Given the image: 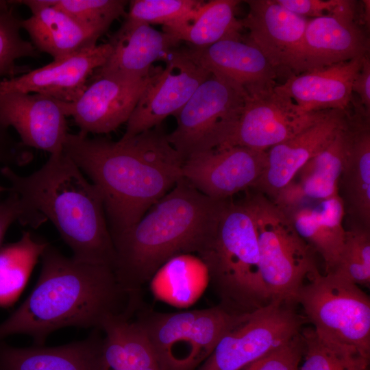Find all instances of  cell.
I'll return each mask as SVG.
<instances>
[{
	"mask_svg": "<svg viewBox=\"0 0 370 370\" xmlns=\"http://www.w3.org/2000/svg\"><path fill=\"white\" fill-rule=\"evenodd\" d=\"M62 151L103 199L112 238L134 226L182 177V158L156 126L113 141L69 133Z\"/></svg>",
	"mask_w": 370,
	"mask_h": 370,
	"instance_id": "obj_1",
	"label": "cell"
},
{
	"mask_svg": "<svg viewBox=\"0 0 370 370\" xmlns=\"http://www.w3.org/2000/svg\"><path fill=\"white\" fill-rule=\"evenodd\" d=\"M36 284L24 302L0 323V341L26 334L42 346L66 327L99 330L108 316L131 312L134 297L125 291L109 267L78 261L48 244Z\"/></svg>",
	"mask_w": 370,
	"mask_h": 370,
	"instance_id": "obj_2",
	"label": "cell"
},
{
	"mask_svg": "<svg viewBox=\"0 0 370 370\" xmlns=\"http://www.w3.org/2000/svg\"><path fill=\"white\" fill-rule=\"evenodd\" d=\"M228 201L210 198L182 177L134 226L112 238L113 271L122 288L135 295L172 258L200 256L211 243Z\"/></svg>",
	"mask_w": 370,
	"mask_h": 370,
	"instance_id": "obj_3",
	"label": "cell"
},
{
	"mask_svg": "<svg viewBox=\"0 0 370 370\" xmlns=\"http://www.w3.org/2000/svg\"><path fill=\"white\" fill-rule=\"evenodd\" d=\"M16 193L56 227L78 261L114 269L116 254L102 197L78 166L63 151L50 154L46 163L28 175L1 166Z\"/></svg>",
	"mask_w": 370,
	"mask_h": 370,
	"instance_id": "obj_4",
	"label": "cell"
},
{
	"mask_svg": "<svg viewBox=\"0 0 370 370\" xmlns=\"http://www.w3.org/2000/svg\"><path fill=\"white\" fill-rule=\"evenodd\" d=\"M199 258L223 306L238 313L251 312L271 301L260 275L256 226L245 201L229 199L211 243Z\"/></svg>",
	"mask_w": 370,
	"mask_h": 370,
	"instance_id": "obj_5",
	"label": "cell"
},
{
	"mask_svg": "<svg viewBox=\"0 0 370 370\" xmlns=\"http://www.w3.org/2000/svg\"><path fill=\"white\" fill-rule=\"evenodd\" d=\"M245 201L253 215L260 275L271 301L295 306L303 286L319 271L316 253L286 214L266 196L257 193Z\"/></svg>",
	"mask_w": 370,
	"mask_h": 370,
	"instance_id": "obj_6",
	"label": "cell"
},
{
	"mask_svg": "<svg viewBox=\"0 0 370 370\" xmlns=\"http://www.w3.org/2000/svg\"><path fill=\"white\" fill-rule=\"evenodd\" d=\"M249 314L236 312L220 305L179 312L145 313L137 321L166 370H194L221 338Z\"/></svg>",
	"mask_w": 370,
	"mask_h": 370,
	"instance_id": "obj_7",
	"label": "cell"
},
{
	"mask_svg": "<svg viewBox=\"0 0 370 370\" xmlns=\"http://www.w3.org/2000/svg\"><path fill=\"white\" fill-rule=\"evenodd\" d=\"M297 303L320 336L370 356V299L359 286L334 272L317 271L301 288Z\"/></svg>",
	"mask_w": 370,
	"mask_h": 370,
	"instance_id": "obj_8",
	"label": "cell"
},
{
	"mask_svg": "<svg viewBox=\"0 0 370 370\" xmlns=\"http://www.w3.org/2000/svg\"><path fill=\"white\" fill-rule=\"evenodd\" d=\"M245 95L243 88L217 75L211 74L199 86L175 116V129L166 134L184 161L227 142L240 119Z\"/></svg>",
	"mask_w": 370,
	"mask_h": 370,
	"instance_id": "obj_9",
	"label": "cell"
},
{
	"mask_svg": "<svg viewBox=\"0 0 370 370\" xmlns=\"http://www.w3.org/2000/svg\"><path fill=\"white\" fill-rule=\"evenodd\" d=\"M306 321L294 306L272 300L225 334L196 370H241L291 341Z\"/></svg>",
	"mask_w": 370,
	"mask_h": 370,
	"instance_id": "obj_10",
	"label": "cell"
},
{
	"mask_svg": "<svg viewBox=\"0 0 370 370\" xmlns=\"http://www.w3.org/2000/svg\"><path fill=\"white\" fill-rule=\"evenodd\" d=\"M329 111L301 110L278 85L245 93L243 108L236 128L227 142L221 147L241 146L267 151L312 125Z\"/></svg>",
	"mask_w": 370,
	"mask_h": 370,
	"instance_id": "obj_11",
	"label": "cell"
},
{
	"mask_svg": "<svg viewBox=\"0 0 370 370\" xmlns=\"http://www.w3.org/2000/svg\"><path fill=\"white\" fill-rule=\"evenodd\" d=\"M162 59L166 66L155 74L141 95L126 123L121 140L161 125L167 116H175L211 75L184 56L179 47L166 53Z\"/></svg>",
	"mask_w": 370,
	"mask_h": 370,
	"instance_id": "obj_12",
	"label": "cell"
},
{
	"mask_svg": "<svg viewBox=\"0 0 370 370\" xmlns=\"http://www.w3.org/2000/svg\"><path fill=\"white\" fill-rule=\"evenodd\" d=\"M267 160V151L241 146L218 147L186 158L182 167V177L210 198L229 199L253 187Z\"/></svg>",
	"mask_w": 370,
	"mask_h": 370,
	"instance_id": "obj_13",
	"label": "cell"
},
{
	"mask_svg": "<svg viewBox=\"0 0 370 370\" xmlns=\"http://www.w3.org/2000/svg\"><path fill=\"white\" fill-rule=\"evenodd\" d=\"M154 75L137 79L91 77L73 102L58 101L66 116H71L79 133H110L127 123Z\"/></svg>",
	"mask_w": 370,
	"mask_h": 370,
	"instance_id": "obj_14",
	"label": "cell"
},
{
	"mask_svg": "<svg viewBox=\"0 0 370 370\" xmlns=\"http://www.w3.org/2000/svg\"><path fill=\"white\" fill-rule=\"evenodd\" d=\"M247 16L241 19L249 30L247 38L278 71L300 73L301 52L308 18L297 15L276 0H247Z\"/></svg>",
	"mask_w": 370,
	"mask_h": 370,
	"instance_id": "obj_15",
	"label": "cell"
},
{
	"mask_svg": "<svg viewBox=\"0 0 370 370\" xmlns=\"http://www.w3.org/2000/svg\"><path fill=\"white\" fill-rule=\"evenodd\" d=\"M108 42L69 56L53 60L42 67L0 81V97L10 92L38 93L63 102L76 101L94 72L111 54Z\"/></svg>",
	"mask_w": 370,
	"mask_h": 370,
	"instance_id": "obj_16",
	"label": "cell"
},
{
	"mask_svg": "<svg viewBox=\"0 0 370 370\" xmlns=\"http://www.w3.org/2000/svg\"><path fill=\"white\" fill-rule=\"evenodd\" d=\"M349 109L330 110L321 120L267 151V165L253 186L274 200L310 159L323 151L346 125Z\"/></svg>",
	"mask_w": 370,
	"mask_h": 370,
	"instance_id": "obj_17",
	"label": "cell"
},
{
	"mask_svg": "<svg viewBox=\"0 0 370 370\" xmlns=\"http://www.w3.org/2000/svg\"><path fill=\"white\" fill-rule=\"evenodd\" d=\"M66 117L58 101L48 96L14 92L0 97V124L14 127L30 149L62 152L69 134Z\"/></svg>",
	"mask_w": 370,
	"mask_h": 370,
	"instance_id": "obj_18",
	"label": "cell"
},
{
	"mask_svg": "<svg viewBox=\"0 0 370 370\" xmlns=\"http://www.w3.org/2000/svg\"><path fill=\"white\" fill-rule=\"evenodd\" d=\"M369 47L368 36L356 21V8L313 18L305 30L299 73L362 58Z\"/></svg>",
	"mask_w": 370,
	"mask_h": 370,
	"instance_id": "obj_19",
	"label": "cell"
},
{
	"mask_svg": "<svg viewBox=\"0 0 370 370\" xmlns=\"http://www.w3.org/2000/svg\"><path fill=\"white\" fill-rule=\"evenodd\" d=\"M184 56L211 74L220 75L245 93L273 88L280 75L247 38L225 39L202 48H180Z\"/></svg>",
	"mask_w": 370,
	"mask_h": 370,
	"instance_id": "obj_20",
	"label": "cell"
},
{
	"mask_svg": "<svg viewBox=\"0 0 370 370\" xmlns=\"http://www.w3.org/2000/svg\"><path fill=\"white\" fill-rule=\"evenodd\" d=\"M108 42L111 54L90 78L147 77L150 75L152 63L177 48L181 41L171 34L156 30L147 23L125 18Z\"/></svg>",
	"mask_w": 370,
	"mask_h": 370,
	"instance_id": "obj_21",
	"label": "cell"
},
{
	"mask_svg": "<svg viewBox=\"0 0 370 370\" xmlns=\"http://www.w3.org/2000/svg\"><path fill=\"white\" fill-rule=\"evenodd\" d=\"M23 5L32 15L23 19L22 29L29 36L38 52L58 60L97 45L108 30L86 26L53 5V0H12Z\"/></svg>",
	"mask_w": 370,
	"mask_h": 370,
	"instance_id": "obj_22",
	"label": "cell"
},
{
	"mask_svg": "<svg viewBox=\"0 0 370 370\" xmlns=\"http://www.w3.org/2000/svg\"><path fill=\"white\" fill-rule=\"evenodd\" d=\"M349 110L351 141L338 181V195L350 224L370 229V114L356 101Z\"/></svg>",
	"mask_w": 370,
	"mask_h": 370,
	"instance_id": "obj_23",
	"label": "cell"
},
{
	"mask_svg": "<svg viewBox=\"0 0 370 370\" xmlns=\"http://www.w3.org/2000/svg\"><path fill=\"white\" fill-rule=\"evenodd\" d=\"M363 58L292 75L278 86L304 112L346 110Z\"/></svg>",
	"mask_w": 370,
	"mask_h": 370,
	"instance_id": "obj_24",
	"label": "cell"
},
{
	"mask_svg": "<svg viewBox=\"0 0 370 370\" xmlns=\"http://www.w3.org/2000/svg\"><path fill=\"white\" fill-rule=\"evenodd\" d=\"M100 332L93 329L83 340L49 347H16L0 341V370H110Z\"/></svg>",
	"mask_w": 370,
	"mask_h": 370,
	"instance_id": "obj_25",
	"label": "cell"
},
{
	"mask_svg": "<svg viewBox=\"0 0 370 370\" xmlns=\"http://www.w3.org/2000/svg\"><path fill=\"white\" fill-rule=\"evenodd\" d=\"M350 141L348 114L346 125L334 140L299 169L297 182L292 180L272 201L285 209L300 205L307 199L323 200L338 195V181Z\"/></svg>",
	"mask_w": 370,
	"mask_h": 370,
	"instance_id": "obj_26",
	"label": "cell"
},
{
	"mask_svg": "<svg viewBox=\"0 0 370 370\" xmlns=\"http://www.w3.org/2000/svg\"><path fill=\"white\" fill-rule=\"evenodd\" d=\"M281 210L301 238L322 257L325 273L332 272L338 261L346 232L343 225L345 210L340 196L321 200L314 207L300 204Z\"/></svg>",
	"mask_w": 370,
	"mask_h": 370,
	"instance_id": "obj_27",
	"label": "cell"
},
{
	"mask_svg": "<svg viewBox=\"0 0 370 370\" xmlns=\"http://www.w3.org/2000/svg\"><path fill=\"white\" fill-rule=\"evenodd\" d=\"M130 314H111L100 326L110 370H166L144 329L137 320H130Z\"/></svg>",
	"mask_w": 370,
	"mask_h": 370,
	"instance_id": "obj_28",
	"label": "cell"
},
{
	"mask_svg": "<svg viewBox=\"0 0 370 370\" xmlns=\"http://www.w3.org/2000/svg\"><path fill=\"white\" fill-rule=\"evenodd\" d=\"M238 0L205 1L195 18L171 34L189 46L202 48L225 39H242L241 19L236 17Z\"/></svg>",
	"mask_w": 370,
	"mask_h": 370,
	"instance_id": "obj_29",
	"label": "cell"
},
{
	"mask_svg": "<svg viewBox=\"0 0 370 370\" xmlns=\"http://www.w3.org/2000/svg\"><path fill=\"white\" fill-rule=\"evenodd\" d=\"M48 244L25 231L18 241L0 248V307L17 300Z\"/></svg>",
	"mask_w": 370,
	"mask_h": 370,
	"instance_id": "obj_30",
	"label": "cell"
},
{
	"mask_svg": "<svg viewBox=\"0 0 370 370\" xmlns=\"http://www.w3.org/2000/svg\"><path fill=\"white\" fill-rule=\"evenodd\" d=\"M303 362L299 370H369L370 356L357 348L327 339L313 328L302 330Z\"/></svg>",
	"mask_w": 370,
	"mask_h": 370,
	"instance_id": "obj_31",
	"label": "cell"
},
{
	"mask_svg": "<svg viewBox=\"0 0 370 370\" xmlns=\"http://www.w3.org/2000/svg\"><path fill=\"white\" fill-rule=\"evenodd\" d=\"M12 1L0 0V81L28 72L25 66L17 64L23 58H37L40 52L21 33L22 20L14 12Z\"/></svg>",
	"mask_w": 370,
	"mask_h": 370,
	"instance_id": "obj_32",
	"label": "cell"
},
{
	"mask_svg": "<svg viewBox=\"0 0 370 370\" xmlns=\"http://www.w3.org/2000/svg\"><path fill=\"white\" fill-rule=\"evenodd\" d=\"M205 3L201 0H132L125 18L162 25L171 33L188 24Z\"/></svg>",
	"mask_w": 370,
	"mask_h": 370,
	"instance_id": "obj_33",
	"label": "cell"
},
{
	"mask_svg": "<svg viewBox=\"0 0 370 370\" xmlns=\"http://www.w3.org/2000/svg\"><path fill=\"white\" fill-rule=\"evenodd\" d=\"M356 284H370V229L350 224L341 253L332 271Z\"/></svg>",
	"mask_w": 370,
	"mask_h": 370,
	"instance_id": "obj_34",
	"label": "cell"
},
{
	"mask_svg": "<svg viewBox=\"0 0 370 370\" xmlns=\"http://www.w3.org/2000/svg\"><path fill=\"white\" fill-rule=\"evenodd\" d=\"M128 3L124 0H53V6L79 23L108 29L115 20L126 15Z\"/></svg>",
	"mask_w": 370,
	"mask_h": 370,
	"instance_id": "obj_35",
	"label": "cell"
},
{
	"mask_svg": "<svg viewBox=\"0 0 370 370\" xmlns=\"http://www.w3.org/2000/svg\"><path fill=\"white\" fill-rule=\"evenodd\" d=\"M304 351L302 331L287 343L267 354L241 370H299Z\"/></svg>",
	"mask_w": 370,
	"mask_h": 370,
	"instance_id": "obj_36",
	"label": "cell"
},
{
	"mask_svg": "<svg viewBox=\"0 0 370 370\" xmlns=\"http://www.w3.org/2000/svg\"><path fill=\"white\" fill-rule=\"evenodd\" d=\"M8 193V196L0 201V248L6 232L14 222L36 228L47 221L43 214L16 193Z\"/></svg>",
	"mask_w": 370,
	"mask_h": 370,
	"instance_id": "obj_37",
	"label": "cell"
},
{
	"mask_svg": "<svg viewBox=\"0 0 370 370\" xmlns=\"http://www.w3.org/2000/svg\"><path fill=\"white\" fill-rule=\"evenodd\" d=\"M9 129L0 124V165L12 167L28 164L34 158L32 149L14 140Z\"/></svg>",
	"mask_w": 370,
	"mask_h": 370,
	"instance_id": "obj_38",
	"label": "cell"
},
{
	"mask_svg": "<svg viewBox=\"0 0 370 370\" xmlns=\"http://www.w3.org/2000/svg\"><path fill=\"white\" fill-rule=\"evenodd\" d=\"M340 0H276L288 10L304 17H321L333 14Z\"/></svg>",
	"mask_w": 370,
	"mask_h": 370,
	"instance_id": "obj_39",
	"label": "cell"
},
{
	"mask_svg": "<svg viewBox=\"0 0 370 370\" xmlns=\"http://www.w3.org/2000/svg\"><path fill=\"white\" fill-rule=\"evenodd\" d=\"M352 92L357 94L358 102L366 112L370 114V58L369 55L362 59L361 67L352 84Z\"/></svg>",
	"mask_w": 370,
	"mask_h": 370,
	"instance_id": "obj_40",
	"label": "cell"
},
{
	"mask_svg": "<svg viewBox=\"0 0 370 370\" xmlns=\"http://www.w3.org/2000/svg\"><path fill=\"white\" fill-rule=\"evenodd\" d=\"M5 191H8V188L3 187L0 185V195Z\"/></svg>",
	"mask_w": 370,
	"mask_h": 370,
	"instance_id": "obj_41",
	"label": "cell"
}]
</instances>
